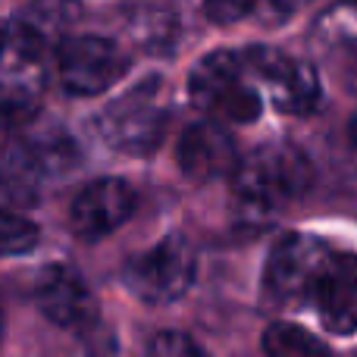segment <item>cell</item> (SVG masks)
Returning <instances> with one entry per match:
<instances>
[{
  "label": "cell",
  "instance_id": "6da1fadb",
  "mask_svg": "<svg viewBox=\"0 0 357 357\" xmlns=\"http://www.w3.org/2000/svg\"><path fill=\"white\" fill-rule=\"evenodd\" d=\"M169 126V98L160 79H144L98 116V132L113 151L148 157L160 148Z\"/></svg>",
  "mask_w": 357,
  "mask_h": 357
},
{
  "label": "cell",
  "instance_id": "7a4b0ae2",
  "mask_svg": "<svg viewBox=\"0 0 357 357\" xmlns=\"http://www.w3.org/2000/svg\"><path fill=\"white\" fill-rule=\"evenodd\" d=\"M314 182L310 160L291 144H270L235 163L232 191L248 210H276L282 201L304 195Z\"/></svg>",
  "mask_w": 357,
  "mask_h": 357
},
{
  "label": "cell",
  "instance_id": "3957f363",
  "mask_svg": "<svg viewBox=\"0 0 357 357\" xmlns=\"http://www.w3.org/2000/svg\"><path fill=\"white\" fill-rule=\"evenodd\" d=\"M188 98L222 123H254L264 110L241 50H210L201 56L188 75Z\"/></svg>",
  "mask_w": 357,
  "mask_h": 357
},
{
  "label": "cell",
  "instance_id": "277c9868",
  "mask_svg": "<svg viewBox=\"0 0 357 357\" xmlns=\"http://www.w3.org/2000/svg\"><path fill=\"white\" fill-rule=\"evenodd\" d=\"M333 251L326 241L307 232H285L273 245L264 270V291L279 307H298L310 301L326 260Z\"/></svg>",
  "mask_w": 357,
  "mask_h": 357
},
{
  "label": "cell",
  "instance_id": "5b68a950",
  "mask_svg": "<svg viewBox=\"0 0 357 357\" xmlns=\"http://www.w3.org/2000/svg\"><path fill=\"white\" fill-rule=\"evenodd\" d=\"M195 273V248L182 235H167L126 264V285L144 304H173L191 289Z\"/></svg>",
  "mask_w": 357,
  "mask_h": 357
},
{
  "label": "cell",
  "instance_id": "8992f818",
  "mask_svg": "<svg viewBox=\"0 0 357 357\" xmlns=\"http://www.w3.org/2000/svg\"><path fill=\"white\" fill-rule=\"evenodd\" d=\"M251 82H260L270 94L273 107L282 113H310L320 100V79L310 63L282 54L276 47L241 50Z\"/></svg>",
  "mask_w": 357,
  "mask_h": 357
},
{
  "label": "cell",
  "instance_id": "52a82bcc",
  "mask_svg": "<svg viewBox=\"0 0 357 357\" xmlns=\"http://www.w3.org/2000/svg\"><path fill=\"white\" fill-rule=\"evenodd\" d=\"M129 69V56L110 41V38L79 35L60 41L56 50V73L69 94L94 98L116 85Z\"/></svg>",
  "mask_w": 357,
  "mask_h": 357
},
{
  "label": "cell",
  "instance_id": "ba28073f",
  "mask_svg": "<svg viewBox=\"0 0 357 357\" xmlns=\"http://www.w3.org/2000/svg\"><path fill=\"white\" fill-rule=\"evenodd\" d=\"M138 207L135 188L126 178H94L91 185L75 195L73 207H69V222H73L75 235L85 241L107 238L110 232H116L123 222L132 220Z\"/></svg>",
  "mask_w": 357,
  "mask_h": 357
},
{
  "label": "cell",
  "instance_id": "9c48e42d",
  "mask_svg": "<svg viewBox=\"0 0 357 357\" xmlns=\"http://www.w3.org/2000/svg\"><path fill=\"white\" fill-rule=\"evenodd\" d=\"M323 326L335 335H357V257L333 254L310 295Z\"/></svg>",
  "mask_w": 357,
  "mask_h": 357
},
{
  "label": "cell",
  "instance_id": "30bf717a",
  "mask_svg": "<svg viewBox=\"0 0 357 357\" xmlns=\"http://www.w3.org/2000/svg\"><path fill=\"white\" fill-rule=\"evenodd\" d=\"M35 298L41 314L56 326H85L98 314V301H94V291L88 289L85 276L63 264L47 266L38 276Z\"/></svg>",
  "mask_w": 357,
  "mask_h": 357
},
{
  "label": "cell",
  "instance_id": "8fae6325",
  "mask_svg": "<svg viewBox=\"0 0 357 357\" xmlns=\"http://www.w3.org/2000/svg\"><path fill=\"white\" fill-rule=\"evenodd\" d=\"M178 169L195 182H207L216 176H229L238 163V151L235 142L220 123L204 119L182 132L178 138Z\"/></svg>",
  "mask_w": 357,
  "mask_h": 357
},
{
  "label": "cell",
  "instance_id": "7c38bea8",
  "mask_svg": "<svg viewBox=\"0 0 357 357\" xmlns=\"http://www.w3.org/2000/svg\"><path fill=\"white\" fill-rule=\"evenodd\" d=\"M41 167L35 160V151L29 135H6L0 138V185L16 197H31L41 178Z\"/></svg>",
  "mask_w": 357,
  "mask_h": 357
},
{
  "label": "cell",
  "instance_id": "4fadbf2b",
  "mask_svg": "<svg viewBox=\"0 0 357 357\" xmlns=\"http://www.w3.org/2000/svg\"><path fill=\"white\" fill-rule=\"evenodd\" d=\"M126 31L144 50H167L178 35L176 13L167 3H132L126 13Z\"/></svg>",
  "mask_w": 357,
  "mask_h": 357
},
{
  "label": "cell",
  "instance_id": "5bb4252c",
  "mask_svg": "<svg viewBox=\"0 0 357 357\" xmlns=\"http://www.w3.org/2000/svg\"><path fill=\"white\" fill-rule=\"evenodd\" d=\"M82 19V3L79 0H35L31 10L25 13L19 22L29 29V35L47 50L50 44L66 41V31Z\"/></svg>",
  "mask_w": 357,
  "mask_h": 357
},
{
  "label": "cell",
  "instance_id": "9a60e30c",
  "mask_svg": "<svg viewBox=\"0 0 357 357\" xmlns=\"http://www.w3.org/2000/svg\"><path fill=\"white\" fill-rule=\"evenodd\" d=\"M314 44L326 54L357 56V0H342L314 22Z\"/></svg>",
  "mask_w": 357,
  "mask_h": 357
},
{
  "label": "cell",
  "instance_id": "2e32d148",
  "mask_svg": "<svg viewBox=\"0 0 357 357\" xmlns=\"http://www.w3.org/2000/svg\"><path fill=\"white\" fill-rule=\"evenodd\" d=\"M29 144L35 151V160L44 176L66 173L79 160V148H75V142L63 129H50V132L44 129L38 135H29Z\"/></svg>",
  "mask_w": 357,
  "mask_h": 357
},
{
  "label": "cell",
  "instance_id": "e0dca14e",
  "mask_svg": "<svg viewBox=\"0 0 357 357\" xmlns=\"http://www.w3.org/2000/svg\"><path fill=\"white\" fill-rule=\"evenodd\" d=\"M264 351L273 357H310L326 354V342H320L295 323H273L264 333Z\"/></svg>",
  "mask_w": 357,
  "mask_h": 357
},
{
  "label": "cell",
  "instance_id": "ac0fdd59",
  "mask_svg": "<svg viewBox=\"0 0 357 357\" xmlns=\"http://www.w3.org/2000/svg\"><path fill=\"white\" fill-rule=\"evenodd\" d=\"M38 245V226L22 213L0 210V257H19Z\"/></svg>",
  "mask_w": 357,
  "mask_h": 357
},
{
  "label": "cell",
  "instance_id": "d6986e66",
  "mask_svg": "<svg viewBox=\"0 0 357 357\" xmlns=\"http://www.w3.org/2000/svg\"><path fill=\"white\" fill-rule=\"evenodd\" d=\"M151 354L160 357H195L201 354V345L191 342L185 333H176V329H167V333H157L151 339Z\"/></svg>",
  "mask_w": 357,
  "mask_h": 357
},
{
  "label": "cell",
  "instance_id": "ffe728a7",
  "mask_svg": "<svg viewBox=\"0 0 357 357\" xmlns=\"http://www.w3.org/2000/svg\"><path fill=\"white\" fill-rule=\"evenodd\" d=\"M257 3L260 0H207V16L220 25H229L257 13Z\"/></svg>",
  "mask_w": 357,
  "mask_h": 357
},
{
  "label": "cell",
  "instance_id": "44dd1931",
  "mask_svg": "<svg viewBox=\"0 0 357 357\" xmlns=\"http://www.w3.org/2000/svg\"><path fill=\"white\" fill-rule=\"evenodd\" d=\"M295 3H298V0H260L257 10L260 13H270L273 19H282V16H289V13L295 10Z\"/></svg>",
  "mask_w": 357,
  "mask_h": 357
},
{
  "label": "cell",
  "instance_id": "7402d4cb",
  "mask_svg": "<svg viewBox=\"0 0 357 357\" xmlns=\"http://www.w3.org/2000/svg\"><path fill=\"white\" fill-rule=\"evenodd\" d=\"M348 132H351V144H354V148H357V113H354L351 126H348Z\"/></svg>",
  "mask_w": 357,
  "mask_h": 357
},
{
  "label": "cell",
  "instance_id": "603a6c76",
  "mask_svg": "<svg viewBox=\"0 0 357 357\" xmlns=\"http://www.w3.org/2000/svg\"><path fill=\"white\" fill-rule=\"evenodd\" d=\"M0 326H3V320H0Z\"/></svg>",
  "mask_w": 357,
  "mask_h": 357
}]
</instances>
